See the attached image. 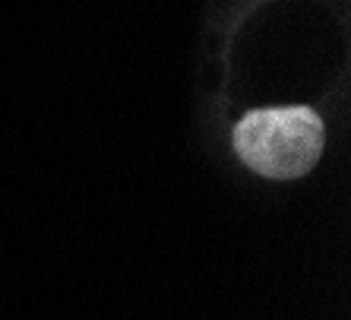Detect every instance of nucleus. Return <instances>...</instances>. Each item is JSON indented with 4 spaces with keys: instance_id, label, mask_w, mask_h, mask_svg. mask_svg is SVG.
I'll list each match as a JSON object with an SVG mask.
<instances>
[{
    "instance_id": "obj_1",
    "label": "nucleus",
    "mask_w": 351,
    "mask_h": 320,
    "mask_svg": "<svg viewBox=\"0 0 351 320\" xmlns=\"http://www.w3.org/2000/svg\"><path fill=\"white\" fill-rule=\"evenodd\" d=\"M323 121L311 108H263L234 127L241 162L266 178H301L323 152Z\"/></svg>"
}]
</instances>
